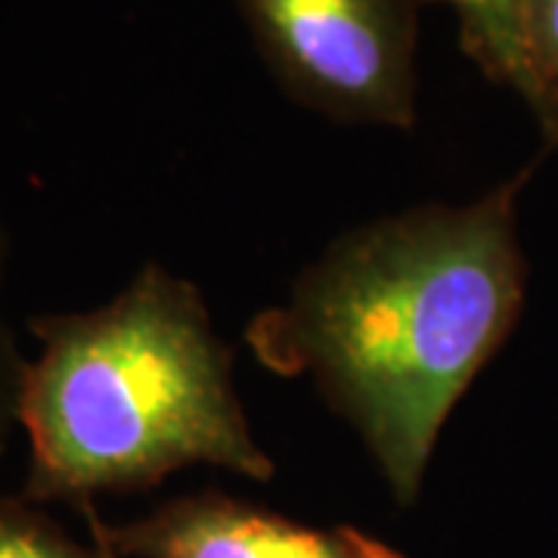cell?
<instances>
[{"instance_id": "1", "label": "cell", "mask_w": 558, "mask_h": 558, "mask_svg": "<svg viewBox=\"0 0 558 558\" xmlns=\"http://www.w3.org/2000/svg\"><path fill=\"white\" fill-rule=\"evenodd\" d=\"M524 180L341 233L245 329L267 369L317 385L400 506L418 499L447 418L521 317Z\"/></svg>"}, {"instance_id": "2", "label": "cell", "mask_w": 558, "mask_h": 558, "mask_svg": "<svg viewBox=\"0 0 558 558\" xmlns=\"http://www.w3.org/2000/svg\"><path fill=\"white\" fill-rule=\"evenodd\" d=\"M38 357L25 363L20 425L32 502L153 487L186 465L270 481L218 339L190 279L146 260L94 311L32 319Z\"/></svg>"}, {"instance_id": "3", "label": "cell", "mask_w": 558, "mask_h": 558, "mask_svg": "<svg viewBox=\"0 0 558 558\" xmlns=\"http://www.w3.org/2000/svg\"><path fill=\"white\" fill-rule=\"evenodd\" d=\"M425 0H236L292 100L344 124L413 128Z\"/></svg>"}, {"instance_id": "4", "label": "cell", "mask_w": 558, "mask_h": 558, "mask_svg": "<svg viewBox=\"0 0 558 558\" xmlns=\"http://www.w3.org/2000/svg\"><path fill=\"white\" fill-rule=\"evenodd\" d=\"M84 512L119 558H407L357 527H307L220 494L174 499L116 527Z\"/></svg>"}, {"instance_id": "5", "label": "cell", "mask_w": 558, "mask_h": 558, "mask_svg": "<svg viewBox=\"0 0 558 558\" xmlns=\"http://www.w3.org/2000/svg\"><path fill=\"white\" fill-rule=\"evenodd\" d=\"M447 3L459 20L465 57L497 84L524 94L527 84V16L534 0H425Z\"/></svg>"}, {"instance_id": "6", "label": "cell", "mask_w": 558, "mask_h": 558, "mask_svg": "<svg viewBox=\"0 0 558 558\" xmlns=\"http://www.w3.org/2000/svg\"><path fill=\"white\" fill-rule=\"evenodd\" d=\"M0 558H109V549L72 539L32 499L0 497Z\"/></svg>"}, {"instance_id": "7", "label": "cell", "mask_w": 558, "mask_h": 558, "mask_svg": "<svg viewBox=\"0 0 558 558\" xmlns=\"http://www.w3.org/2000/svg\"><path fill=\"white\" fill-rule=\"evenodd\" d=\"M527 84L524 102L534 109L549 143H558V0H534L527 16Z\"/></svg>"}, {"instance_id": "8", "label": "cell", "mask_w": 558, "mask_h": 558, "mask_svg": "<svg viewBox=\"0 0 558 558\" xmlns=\"http://www.w3.org/2000/svg\"><path fill=\"white\" fill-rule=\"evenodd\" d=\"M3 270H7V230L0 223V457L10 444V432L20 425V395L25 363L13 332L3 317Z\"/></svg>"}, {"instance_id": "9", "label": "cell", "mask_w": 558, "mask_h": 558, "mask_svg": "<svg viewBox=\"0 0 558 558\" xmlns=\"http://www.w3.org/2000/svg\"><path fill=\"white\" fill-rule=\"evenodd\" d=\"M94 539H97V537H94ZM102 546H106V543H102ZM106 549H109V546H106ZM109 558H119V556H116V553H112V549H109Z\"/></svg>"}]
</instances>
